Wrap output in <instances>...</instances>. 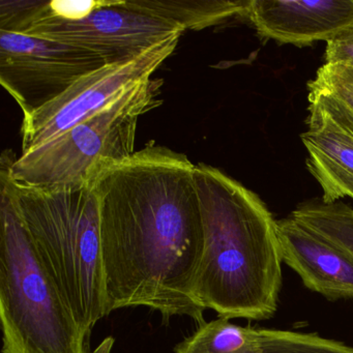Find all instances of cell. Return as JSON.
Returning a JSON list of instances; mask_svg holds the SVG:
<instances>
[{
  "mask_svg": "<svg viewBox=\"0 0 353 353\" xmlns=\"http://www.w3.org/2000/svg\"><path fill=\"white\" fill-rule=\"evenodd\" d=\"M195 165L148 142L99 173L98 197L108 313L148 307L168 323L188 316L205 323L194 299L204 235Z\"/></svg>",
  "mask_w": 353,
  "mask_h": 353,
  "instance_id": "obj_1",
  "label": "cell"
},
{
  "mask_svg": "<svg viewBox=\"0 0 353 353\" xmlns=\"http://www.w3.org/2000/svg\"><path fill=\"white\" fill-rule=\"evenodd\" d=\"M204 245L194 299L219 317L270 319L278 309V224L261 198L220 169L195 165Z\"/></svg>",
  "mask_w": 353,
  "mask_h": 353,
  "instance_id": "obj_2",
  "label": "cell"
},
{
  "mask_svg": "<svg viewBox=\"0 0 353 353\" xmlns=\"http://www.w3.org/2000/svg\"><path fill=\"white\" fill-rule=\"evenodd\" d=\"M18 158L3 152L0 181L7 185L41 263L86 336L108 315L100 210L92 185L34 188L15 183Z\"/></svg>",
  "mask_w": 353,
  "mask_h": 353,
  "instance_id": "obj_3",
  "label": "cell"
},
{
  "mask_svg": "<svg viewBox=\"0 0 353 353\" xmlns=\"http://www.w3.org/2000/svg\"><path fill=\"white\" fill-rule=\"evenodd\" d=\"M3 353H92L90 336L45 270L13 197L0 181Z\"/></svg>",
  "mask_w": 353,
  "mask_h": 353,
  "instance_id": "obj_4",
  "label": "cell"
},
{
  "mask_svg": "<svg viewBox=\"0 0 353 353\" xmlns=\"http://www.w3.org/2000/svg\"><path fill=\"white\" fill-rule=\"evenodd\" d=\"M163 79L132 86L102 110L21 154L10 167L15 183L34 188L88 185L135 152L140 117L163 104Z\"/></svg>",
  "mask_w": 353,
  "mask_h": 353,
  "instance_id": "obj_5",
  "label": "cell"
},
{
  "mask_svg": "<svg viewBox=\"0 0 353 353\" xmlns=\"http://www.w3.org/2000/svg\"><path fill=\"white\" fill-rule=\"evenodd\" d=\"M185 32L176 22L130 7L127 0H36L14 32L78 47L111 65L131 61Z\"/></svg>",
  "mask_w": 353,
  "mask_h": 353,
  "instance_id": "obj_6",
  "label": "cell"
},
{
  "mask_svg": "<svg viewBox=\"0 0 353 353\" xmlns=\"http://www.w3.org/2000/svg\"><path fill=\"white\" fill-rule=\"evenodd\" d=\"M106 65L100 55L78 47L0 30V83L19 105L23 117Z\"/></svg>",
  "mask_w": 353,
  "mask_h": 353,
  "instance_id": "obj_7",
  "label": "cell"
},
{
  "mask_svg": "<svg viewBox=\"0 0 353 353\" xmlns=\"http://www.w3.org/2000/svg\"><path fill=\"white\" fill-rule=\"evenodd\" d=\"M183 34L154 45L139 57L106 65L80 78L67 92L28 117L21 125L22 154L38 148L102 110L132 86L150 79L172 55Z\"/></svg>",
  "mask_w": 353,
  "mask_h": 353,
  "instance_id": "obj_8",
  "label": "cell"
},
{
  "mask_svg": "<svg viewBox=\"0 0 353 353\" xmlns=\"http://www.w3.org/2000/svg\"><path fill=\"white\" fill-rule=\"evenodd\" d=\"M247 18L263 40L307 46L353 28V0H252Z\"/></svg>",
  "mask_w": 353,
  "mask_h": 353,
  "instance_id": "obj_9",
  "label": "cell"
},
{
  "mask_svg": "<svg viewBox=\"0 0 353 353\" xmlns=\"http://www.w3.org/2000/svg\"><path fill=\"white\" fill-rule=\"evenodd\" d=\"M283 262L330 301L353 299V256L292 216L276 221Z\"/></svg>",
  "mask_w": 353,
  "mask_h": 353,
  "instance_id": "obj_10",
  "label": "cell"
},
{
  "mask_svg": "<svg viewBox=\"0 0 353 353\" xmlns=\"http://www.w3.org/2000/svg\"><path fill=\"white\" fill-rule=\"evenodd\" d=\"M301 141L307 167L322 189V202L353 199V131L321 105L309 102Z\"/></svg>",
  "mask_w": 353,
  "mask_h": 353,
  "instance_id": "obj_11",
  "label": "cell"
},
{
  "mask_svg": "<svg viewBox=\"0 0 353 353\" xmlns=\"http://www.w3.org/2000/svg\"><path fill=\"white\" fill-rule=\"evenodd\" d=\"M127 3L138 11L176 22L185 30H202L237 16L247 18L252 0H127Z\"/></svg>",
  "mask_w": 353,
  "mask_h": 353,
  "instance_id": "obj_12",
  "label": "cell"
},
{
  "mask_svg": "<svg viewBox=\"0 0 353 353\" xmlns=\"http://www.w3.org/2000/svg\"><path fill=\"white\" fill-rule=\"evenodd\" d=\"M260 330L219 317L198 326L175 347L174 353H262Z\"/></svg>",
  "mask_w": 353,
  "mask_h": 353,
  "instance_id": "obj_13",
  "label": "cell"
},
{
  "mask_svg": "<svg viewBox=\"0 0 353 353\" xmlns=\"http://www.w3.org/2000/svg\"><path fill=\"white\" fill-rule=\"evenodd\" d=\"M307 90L309 102L321 105L353 131V69L324 63Z\"/></svg>",
  "mask_w": 353,
  "mask_h": 353,
  "instance_id": "obj_14",
  "label": "cell"
},
{
  "mask_svg": "<svg viewBox=\"0 0 353 353\" xmlns=\"http://www.w3.org/2000/svg\"><path fill=\"white\" fill-rule=\"evenodd\" d=\"M262 353H353V347L316 334L260 328Z\"/></svg>",
  "mask_w": 353,
  "mask_h": 353,
  "instance_id": "obj_15",
  "label": "cell"
},
{
  "mask_svg": "<svg viewBox=\"0 0 353 353\" xmlns=\"http://www.w3.org/2000/svg\"><path fill=\"white\" fill-rule=\"evenodd\" d=\"M325 63L353 69V28L326 42Z\"/></svg>",
  "mask_w": 353,
  "mask_h": 353,
  "instance_id": "obj_16",
  "label": "cell"
},
{
  "mask_svg": "<svg viewBox=\"0 0 353 353\" xmlns=\"http://www.w3.org/2000/svg\"><path fill=\"white\" fill-rule=\"evenodd\" d=\"M114 342V338L108 336V338L105 339V340L101 343L100 346L97 347L92 353H111Z\"/></svg>",
  "mask_w": 353,
  "mask_h": 353,
  "instance_id": "obj_17",
  "label": "cell"
}]
</instances>
